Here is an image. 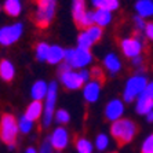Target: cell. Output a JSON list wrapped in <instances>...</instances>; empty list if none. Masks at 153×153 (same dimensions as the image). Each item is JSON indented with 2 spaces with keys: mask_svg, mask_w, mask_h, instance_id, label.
<instances>
[{
  "mask_svg": "<svg viewBox=\"0 0 153 153\" xmlns=\"http://www.w3.org/2000/svg\"><path fill=\"white\" fill-rule=\"evenodd\" d=\"M47 94V84L44 82H36L32 87V97L35 98V101L43 100Z\"/></svg>",
  "mask_w": 153,
  "mask_h": 153,
  "instance_id": "cell-20",
  "label": "cell"
},
{
  "mask_svg": "<svg viewBox=\"0 0 153 153\" xmlns=\"http://www.w3.org/2000/svg\"><path fill=\"white\" fill-rule=\"evenodd\" d=\"M98 95H100V84H97L95 82H91V83H88V84L85 85L84 97L88 102H94V101H97Z\"/></svg>",
  "mask_w": 153,
  "mask_h": 153,
  "instance_id": "cell-18",
  "label": "cell"
},
{
  "mask_svg": "<svg viewBox=\"0 0 153 153\" xmlns=\"http://www.w3.org/2000/svg\"><path fill=\"white\" fill-rule=\"evenodd\" d=\"M55 119H57V121H59V123H68L69 121V113L66 111H64V109H59V111L55 113Z\"/></svg>",
  "mask_w": 153,
  "mask_h": 153,
  "instance_id": "cell-30",
  "label": "cell"
},
{
  "mask_svg": "<svg viewBox=\"0 0 153 153\" xmlns=\"http://www.w3.org/2000/svg\"><path fill=\"white\" fill-rule=\"evenodd\" d=\"M50 64H58L64 59V50L58 46H53L48 48V53H47V58H46Z\"/></svg>",
  "mask_w": 153,
  "mask_h": 153,
  "instance_id": "cell-19",
  "label": "cell"
},
{
  "mask_svg": "<svg viewBox=\"0 0 153 153\" xmlns=\"http://www.w3.org/2000/svg\"><path fill=\"white\" fill-rule=\"evenodd\" d=\"M43 111V105H42V101H33L30 105L28 106L25 112V116L24 117L28 119L29 121H33V120H37L42 114Z\"/></svg>",
  "mask_w": 153,
  "mask_h": 153,
  "instance_id": "cell-13",
  "label": "cell"
},
{
  "mask_svg": "<svg viewBox=\"0 0 153 153\" xmlns=\"http://www.w3.org/2000/svg\"><path fill=\"white\" fill-rule=\"evenodd\" d=\"M94 21H93V13H85L84 17L82 18V21H80V24H79V28L82 29H87L90 28V26H93Z\"/></svg>",
  "mask_w": 153,
  "mask_h": 153,
  "instance_id": "cell-28",
  "label": "cell"
},
{
  "mask_svg": "<svg viewBox=\"0 0 153 153\" xmlns=\"http://www.w3.org/2000/svg\"><path fill=\"white\" fill-rule=\"evenodd\" d=\"M80 77L83 79V82H87L90 79V73H88V71H82L80 72Z\"/></svg>",
  "mask_w": 153,
  "mask_h": 153,
  "instance_id": "cell-37",
  "label": "cell"
},
{
  "mask_svg": "<svg viewBox=\"0 0 153 153\" xmlns=\"http://www.w3.org/2000/svg\"><path fill=\"white\" fill-rule=\"evenodd\" d=\"M146 87V79L143 76H134L128 80L127 87L124 91V100L127 102H131L137 95L142 93Z\"/></svg>",
  "mask_w": 153,
  "mask_h": 153,
  "instance_id": "cell-4",
  "label": "cell"
},
{
  "mask_svg": "<svg viewBox=\"0 0 153 153\" xmlns=\"http://www.w3.org/2000/svg\"><path fill=\"white\" fill-rule=\"evenodd\" d=\"M111 13L109 11H106V10H101V8H98V10L95 11L93 14V21L95 22L97 25L100 26H105V25H108L109 22H111Z\"/></svg>",
  "mask_w": 153,
  "mask_h": 153,
  "instance_id": "cell-16",
  "label": "cell"
},
{
  "mask_svg": "<svg viewBox=\"0 0 153 153\" xmlns=\"http://www.w3.org/2000/svg\"><path fill=\"white\" fill-rule=\"evenodd\" d=\"M121 113H123V103H121V101L114 100L108 103L106 111H105V114H106L108 120H112V121L119 120Z\"/></svg>",
  "mask_w": 153,
  "mask_h": 153,
  "instance_id": "cell-12",
  "label": "cell"
},
{
  "mask_svg": "<svg viewBox=\"0 0 153 153\" xmlns=\"http://www.w3.org/2000/svg\"><path fill=\"white\" fill-rule=\"evenodd\" d=\"M76 146H77L79 153H91L93 152V145L85 141V139H77L76 141Z\"/></svg>",
  "mask_w": 153,
  "mask_h": 153,
  "instance_id": "cell-25",
  "label": "cell"
},
{
  "mask_svg": "<svg viewBox=\"0 0 153 153\" xmlns=\"http://www.w3.org/2000/svg\"><path fill=\"white\" fill-rule=\"evenodd\" d=\"M119 7L117 0H103L102 4H101V10H106L111 13L112 10H116Z\"/></svg>",
  "mask_w": 153,
  "mask_h": 153,
  "instance_id": "cell-29",
  "label": "cell"
},
{
  "mask_svg": "<svg viewBox=\"0 0 153 153\" xmlns=\"http://www.w3.org/2000/svg\"><path fill=\"white\" fill-rule=\"evenodd\" d=\"M14 66L11 65L10 61L3 59L0 62V77L3 79L4 82H11L14 79Z\"/></svg>",
  "mask_w": 153,
  "mask_h": 153,
  "instance_id": "cell-15",
  "label": "cell"
},
{
  "mask_svg": "<svg viewBox=\"0 0 153 153\" xmlns=\"http://www.w3.org/2000/svg\"><path fill=\"white\" fill-rule=\"evenodd\" d=\"M90 75H91V79H93V82H95L97 84H105V80H106V77H105V73H103V71L101 68H98V66H95V68L91 69V72H88Z\"/></svg>",
  "mask_w": 153,
  "mask_h": 153,
  "instance_id": "cell-23",
  "label": "cell"
},
{
  "mask_svg": "<svg viewBox=\"0 0 153 153\" xmlns=\"http://www.w3.org/2000/svg\"><path fill=\"white\" fill-rule=\"evenodd\" d=\"M87 32H85V35L88 36L90 39H91V42H98V40L101 39V36H102V29L100 28V26H90V28L85 29Z\"/></svg>",
  "mask_w": 153,
  "mask_h": 153,
  "instance_id": "cell-24",
  "label": "cell"
},
{
  "mask_svg": "<svg viewBox=\"0 0 153 153\" xmlns=\"http://www.w3.org/2000/svg\"><path fill=\"white\" fill-rule=\"evenodd\" d=\"M61 80H62L65 87L69 90L80 88V87L84 84V82H83V79L80 77V75L75 73V72H71V71L61 73Z\"/></svg>",
  "mask_w": 153,
  "mask_h": 153,
  "instance_id": "cell-8",
  "label": "cell"
},
{
  "mask_svg": "<svg viewBox=\"0 0 153 153\" xmlns=\"http://www.w3.org/2000/svg\"><path fill=\"white\" fill-rule=\"evenodd\" d=\"M18 124L14 116L10 113H4L0 120V139L4 143H7L10 148H14L15 139H17Z\"/></svg>",
  "mask_w": 153,
  "mask_h": 153,
  "instance_id": "cell-2",
  "label": "cell"
},
{
  "mask_svg": "<svg viewBox=\"0 0 153 153\" xmlns=\"http://www.w3.org/2000/svg\"><path fill=\"white\" fill-rule=\"evenodd\" d=\"M37 13H36V24L42 29L47 28L50 21L53 19L55 0H37Z\"/></svg>",
  "mask_w": 153,
  "mask_h": 153,
  "instance_id": "cell-3",
  "label": "cell"
},
{
  "mask_svg": "<svg viewBox=\"0 0 153 153\" xmlns=\"http://www.w3.org/2000/svg\"><path fill=\"white\" fill-rule=\"evenodd\" d=\"M91 1H93V4H94V7L95 8H101V4H102L103 0H91Z\"/></svg>",
  "mask_w": 153,
  "mask_h": 153,
  "instance_id": "cell-38",
  "label": "cell"
},
{
  "mask_svg": "<svg viewBox=\"0 0 153 153\" xmlns=\"http://www.w3.org/2000/svg\"><path fill=\"white\" fill-rule=\"evenodd\" d=\"M135 8L141 18L150 17L153 14V3L152 0H138L135 4Z\"/></svg>",
  "mask_w": 153,
  "mask_h": 153,
  "instance_id": "cell-14",
  "label": "cell"
},
{
  "mask_svg": "<svg viewBox=\"0 0 153 153\" xmlns=\"http://www.w3.org/2000/svg\"><path fill=\"white\" fill-rule=\"evenodd\" d=\"M145 30H146L148 37H149V39H152V37H153V24H152V22L146 24V25H145Z\"/></svg>",
  "mask_w": 153,
  "mask_h": 153,
  "instance_id": "cell-34",
  "label": "cell"
},
{
  "mask_svg": "<svg viewBox=\"0 0 153 153\" xmlns=\"http://www.w3.org/2000/svg\"><path fill=\"white\" fill-rule=\"evenodd\" d=\"M105 66H106L109 71L112 72V73H116V72L120 71V61L117 59V57L116 55H113V54H109V55H106V58H105Z\"/></svg>",
  "mask_w": 153,
  "mask_h": 153,
  "instance_id": "cell-22",
  "label": "cell"
},
{
  "mask_svg": "<svg viewBox=\"0 0 153 153\" xmlns=\"http://www.w3.org/2000/svg\"><path fill=\"white\" fill-rule=\"evenodd\" d=\"M40 153H51V146L48 142H44L42 146V152Z\"/></svg>",
  "mask_w": 153,
  "mask_h": 153,
  "instance_id": "cell-35",
  "label": "cell"
},
{
  "mask_svg": "<svg viewBox=\"0 0 153 153\" xmlns=\"http://www.w3.org/2000/svg\"><path fill=\"white\" fill-rule=\"evenodd\" d=\"M68 143V132L64 127H58L51 137V145L57 150H62Z\"/></svg>",
  "mask_w": 153,
  "mask_h": 153,
  "instance_id": "cell-11",
  "label": "cell"
},
{
  "mask_svg": "<svg viewBox=\"0 0 153 153\" xmlns=\"http://www.w3.org/2000/svg\"><path fill=\"white\" fill-rule=\"evenodd\" d=\"M152 119H153V109H152V111L148 112V120L152 121Z\"/></svg>",
  "mask_w": 153,
  "mask_h": 153,
  "instance_id": "cell-39",
  "label": "cell"
},
{
  "mask_svg": "<svg viewBox=\"0 0 153 153\" xmlns=\"http://www.w3.org/2000/svg\"><path fill=\"white\" fill-rule=\"evenodd\" d=\"M108 146V137L105 134H101V135L97 137V148L100 150H103L106 149Z\"/></svg>",
  "mask_w": 153,
  "mask_h": 153,
  "instance_id": "cell-31",
  "label": "cell"
},
{
  "mask_svg": "<svg viewBox=\"0 0 153 153\" xmlns=\"http://www.w3.org/2000/svg\"><path fill=\"white\" fill-rule=\"evenodd\" d=\"M142 153H153V135H149L142 146Z\"/></svg>",
  "mask_w": 153,
  "mask_h": 153,
  "instance_id": "cell-33",
  "label": "cell"
},
{
  "mask_svg": "<svg viewBox=\"0 0 153 153\" xmlns=\"http://www.w3.org/2000/svg\"><path fill=\"white\" fill-rule=\"evenodd\" d=\"M26 153H36V150L33 149V148H29V149L26 150Z\"/></svg>",
  "mask_w": 153,
  "mask_h": 153,
  "instance_id": "cell-40",
  "label": "cell"
},
{
  "mask_svg": "<svg viewBox=\"0 0 153 153\" xmlns=\"http://www.w3.org/2000/svg\"><path fill=\"white\" fill-rule=\"evenodd\" d=\"M91 44H93V42H91V39H90L88 36L85 35V32L79 36V48L88 50L90 47H91Z\"/></svg>",
  "mask_w": 153,
  "mask_h": 153,
  "instance_id": "cell-27",
  "label": "cell"
},
{
  "mask_svg": "<svg viewBox=\"0 0 153 153\" xmlns=\"http://www.w3.org/2000/svg\"><path fill=\"white\" fill-rule=\"evenodd\" d=\"M22 33V25L15 24L13 26H4L0 29V44L3 46H10L14 42L19 39Z\"/></svg>",
  "mask_w": 153,
  "mask_h": 153,
  "instance_id": "cell-5",
  "label": "cell"
},
{
  "mask_svg": "<svg viewBox=\"0 0 153 153\" xmlns=\"http://www.w3.org/2000/svg\"><path fill=\"white\" fill-rule=\"evenodd\" d=\"M48 44L47 43H40L39 46L36 47V57L39 61H44L47 58V53H48Z\"/></svg>",
  "mask_w": 153,
  "mask_h": 153,
  "instance_id": "cell-26",
  "label": "cell"
},
{
  "mask_svg": "<svg viewBox=\"0 0 153 153\" xmlns=\"http://www.w3.org/2000/svg\"><path fill=\"white\" fill-rule=\"evenodd\" d=\"M152 106H153V85L150 83V84H148V87H145L142 93L139 94L137 111H138V113L145 114L149 111H152Z\"/></svg>",
  "mask_w": 153,
  "mask_h": 153,
  "instance_id": "cell-6",
  "label": "cell"
},
{
  "mask_svg": "<svg viewBox=\"0 0 153 153\" xmlns=\"http://www.w3.org/2000/svg\"><path fill=\"white\" fill-rule=\"evenodd\" d=\"M121 46V50L123 53L126 54V57H130V58H137L141 53V43L138 40H135L134 37L131 39H126L120 43Z\"/></svg>",
  "mask_w": 153,
  "mask_h": 153,
  "instance_id": "cell-10",
  "label": "cell"
},
{
  "mask_svg": "<svg viewBox=\"0 0 153 153\" xmlns=\"http://www.w3.org/2000/svg\"><path fill=\"white\" fill-rule=\"evenodd\" d=\"M111 132H112V135H113V138L117 141V145L123 146L130 142L132 139V137L135 135L137 126H135V123H132L131 120L121 119V120L113 121Z\"/></svg>",
  "mask_w": 153,
  "mask_h": 153,
  "instance_id": "cell-1",
  "label": "cell"
},
{
  "mask_svg": "<svg viewBox=\"0 0 153 153\" xmlns=\"http://www.w3.org/2000/svg\"><path fill=\"white\" fill-rule=\"evenodd\" d=\"M4 11L11 17H17L21 13V3L19 0H6L4 3Z\"/></svg>",
  "mask_w": 153,
  "mask_h": 153,
  "instance_id": "cell-21",
  "label": "cell"
},
{
  "mask_svg": "<svg viewBox=\"0 0 153 153\" xmlns=\"http://www.w3.org/2000/svg\"><path fill=\"white\" fill-rule=\"evenodd\" d=\"M19 130H21L22 132H29L30 131V128H32V121H29L28 119L22 117L21 120H19Z\"/></svg>",
  "mask_w": 153,
  "mask_h": 153,
  "instance_id": "cell-32",
  "label": "cell"
},
{
  "mask_svg": "<svg viewBox=\"0 0 153 153\" xmlns=\"http://www.w3.org/2000/svg\"><path fill=\"white\" fill-rule=\"evenodd\" d=\"M112 153H116V152H112Z\"/></svg>",
  "mask_w": 153,
  "mask_h": 153,
  "instance_id": "cell-41",
  "label": "cell"
},
{
  "mask_svg": "<svg viewBox=\"0 0 153 153\" xmlns=\"http://www.w3.org/2000/svg\"><path fill=\"white\" fill-rule=\"evenodd\" d=\"M135 25H137L138 29H142V28H145V22L142 21V18L141 17H137L135 18Z\"/></svg>",
  "mask_w": 153,
  "mask_h": 153,
  "instance_id": "cell-36",
  "label": "cell"
},
{
  "mask_svg": "<svg viewBox=\"0 0 153 153\" xmlns=\"http://www.w3.org/2000/svg\"><path fill=\"white\" fill-rule=\"evenodd\" d=\"M47 105H46V113H44V126H50L51 120H53V111L54 105H55V97H57V84L51 83L47 87Z\"/></svg>",
  "mask_w": 153,
  "mask_h": 153,
  "instance_id": "cell-7",
  "label": "cell"
},
{
  "mask_svg": "<svg viewBox=\"0 0 153 153\" xmlns=\"http://www.w3.org/2000/svg\"><path fill=\"white\" fill-rule=\"evenodd\" d=\"M85 13L87 11H85L84 0H73V18H75V22H76V25H77V28Z\"/></svg>",
  "mask_w": 153,
  "mask_h": 153,
  "instance_id": "cell-17",
  "label": "cell"
},
{
  "mask_svg": "<svg viewBox=\"0 0 153 153\" xmlns=\"http://www.w3.org/2000/svg\"><path fill=\"white\" fill-rule=\"evenodd\" d=\"M91 62V54L88 50H83V48H77L75 50L73 58L69 62V66L72 68H83L85 65H88Z\"/></svg>",
  "mask_w": 153,
  "mask_h": 153,
  "instance_id": "cell-9",
  "label": "cell"
}]
</instances>
